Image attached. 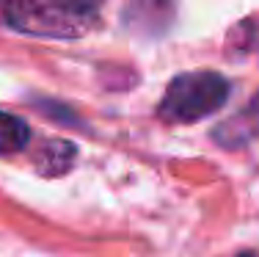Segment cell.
I'll return each mask as SVG.
<instances>
[{
  "label": "cell",
  "instance_id": "5",
  "mask_svg": "<svg viewBox=\"0 0 259 257\" xmlns=\"http://www.w3.org/2000/svg\"><path fill=\"white\" fill-rule=\"evenodd\" d=\"M77 161V146L66 138H50L36 155V171L41 177H61Z\"/></svg>",
  "mask_w": 259,
  "mask_h": 257
},
{
  "label": "cell",
  "instance_id": "1",
  "mask_svg": "<svg viewBox=\"0 0 259 257\" xmlns=\"http://www.w3.org/2000/svg\"><path fill=\"white\" fill-rule=\"evenodd\" d=\"M97 6L89 0H9L6 22L45 39H80L97 28Z\"/></svg>",
  "mask_w": 259,
  "mask_h": 257
},
{
  "label": "cell",
  "instance_id": "6",
  "mask_svg": "<svg viewBox=\"0 0 259 257\" xmlns=\"http://www.w3.org/2000/svg\"><path fill=\"white\" fill-rule=\"evenodd\" d=\"M28 138H30V127L25 119L0 111V155H14V152L25 150Z\"/></svg>",
  "mask_w": 259,
  "mask_h": 257
},
{
  "label": "cell",
  "instance_id": "2",
  "mask_svg": "<svg viewBox=\"0 0 259 257\" xmlns=\"http://www.w3.org/2000/svg\"><path fill=\"white\" fill-rule=\"evenodd\" d=\"M229 100V81L221 72H182L168 83L157 116L168 125H190L221 111Z\"/></svg>",
  "mask_w": 259,
  "mask_h": 257
},
{
  "label": "cell",
  "instance_id": "7",
  "mask_svg": "<svg viewBox=\"0 0 259 257\" xmlns=\"http://www.w3.org/2000/svg\"><path fill=\"white\" fill-rule=\"evenodd\" d=\"M237 257H256L254 252H243V254H237Z\"/></svg>",
  "mask_w": 259,
  "mask_h": 257
},
{
  "label": "cell",
  "instance_id": "4",
  "mask_svg": "<svg viewBox=\"0 0 259 257\" xmlns=\"http://www.w3.org/2000/svg\"><path fill=\"white\" fill-rule=\"evenodd\" d=\"M256 136H259V94H254V100L245 105L243 114L232 116L224 125L215 127V141L229 146V150L248 144L251 138H256Z\"/></svg>",
  "mask_w": 259,
  "mask_h": 257
},
{
  "label": "cell",
  "instance_id": "3",
  "mask_svg": "<svg viewBox=\"0 0 259 257\" xmlns=\"http://www.w3.org/2000/svg\"><path fill=\"white\" fill-rule=\"evenodd\" d=\"M121 20L141 36H160L174 20V0H130L121 11Z\"/></svg>",
  "mask_w": 259,
  "mask_h": 257
}]
</instances>
